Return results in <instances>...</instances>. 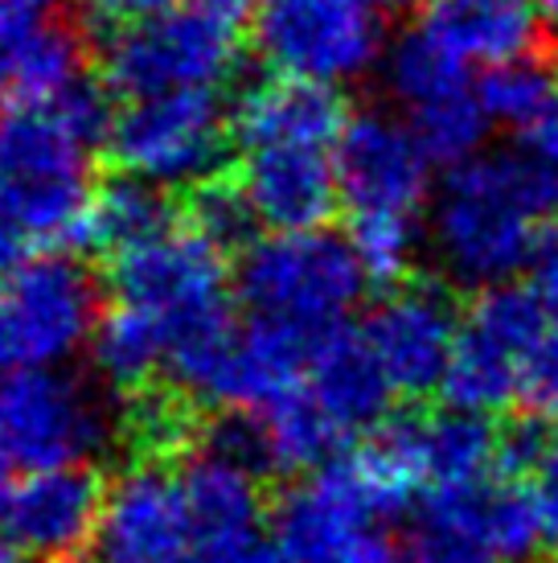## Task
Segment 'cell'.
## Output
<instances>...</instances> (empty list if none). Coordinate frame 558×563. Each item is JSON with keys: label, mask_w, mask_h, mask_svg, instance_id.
<instances>
[{"label": "cell", "mask_w": 558, "mask_h": 563, "mask_svg": "<svg viewBox=\"0 0 558 563\" xmlns=\"http://www.w3.org/2000/svg\"><path fill=\"white\" fill-rule=\"evenodd\" d=\"M373 16H394V13H411V9H423L427 0H361Z\"/></svg>", "instance_id": "obj_40"}, {"label": "cell", "mask_w": 558, "mask_h": 563, "mask_svg": "<svg viewBox=\"0 0 558 563\" xmlns=\"http://www.w3.org/2000/svg\"><path fill=\"white\" fill-rule=\"evenodd\" d=\"M382 79H387L390 99L399 103L403 120L411 124V132L435 165L451 169V165L477 157L484 148L493 120L481 103L472 70L456 63L451 54H444L415 25L387 49Z\"/></svg>", "instance_id": "obj_11"}, {"label": "cell", "mask_w": 558, "mask_h": 563, "mask_svg": "<svg viewBox=\"0 0 558 563\" xmlns=\"http://www.w3.org/2000/svg\"><path fill=\"white\" fill-rule=\"evenodd\" d=\"M349 243L373 284L399 288L427 231H418V219H349Z\"/></svg>", "instance_id": "obj_28"}, {"label": "cell", "mask_w": 558, "mask_h": 563, "mask_svg": "<svg viewBox=\"0 0 558 563\" xmlns=\"http://www.w3.org/2000/svg\"><path fill=\"white\" fill-rule=\"evenodd\" d=\"M558 210V173L522 148H481L444 173L427 206V251L439 276L489 292L534 267Z\"/></svg>", "instance_id": "obj_1"}, {"label": "cell", "mask_w": 558, "mask_h": 563, "mask_svg": "<svg viewBox=\"0 0 558 563\" xmlns=\"http://www.w3.org/2000/svg\"><path fill=\"white\" fill-rule=\"evenodd\" d=\"M49 21H58V0H0V46L46 30Z\"/></svg>", "instance_id": "obj_34"}, {"label": "cell", "mask_w": 558, "mask_h": 563, "mask_svg": "<svg viewBox=\"0 0 558 563\" xmlns=\"http://www.w3.org/2000/svg\"><path fill=\"white\" fill-rule=\"evenodd\" d=\"M87 79V42L75 25L49 21L46 30L0 46V91L16 99H58Z\"/></svg>", "instance_id": "obj_22"}, {"label": "cell", "mask_w": 558, "mask_h": 563, "mask_svg": "<svg viewBox=\"0 0 558 563\" xmlns=\"http://www.w3.org/2000/svg\"><path fill=\"white\" fill-rule=\"evenodd\" d=\"M550 440H555V428L529 411L496 423V473L513 477V482H522L526 473H538Z\"/></svg>", "instance_id": "obj_31"}, {"label": "cell", "mask_w": 558, "mask_h": 563, "mask_svg": "<svg viewBox=\"0 0 558 563\" xmlns=\"http://www.w3.org/2000/svg\"><path fill=\"white\" fill-rule=\"evenodd\" d=\"M0 563H21V555H16V543H13V539H0Z\"/></svg>", "instance_id": "obj_43"}, {"label": "cell", "mask_w": 558, "mask_h": 563, "mask_svg": "<svg viewBox=\"0 0 558 563\" xmlns=\"http://www.w3.org/2000/svg\"><path fill=\"white\" fill-rule=\"evenodd\" d=\"M264 420L267 432H271V444H276L279 473L325 470L342 456V444L349 440L321 407L312 404L304 387L288 395L283 404H276L271 411H264Z\"/></svg>", "instance_id": "obj_26"}, {"label": "cell", "mask_w": 558, "mask_h": 563, "mask_svg": "<svg viewBox=\"0 0 558 563\" xmlns=\"http://www.w3.org/2000/svg\"><path fill=\"white\" fill-rule=\"evenodd\" d=\"M415 485L373 449L288 485L271 510V539L288 563H406L394 522L415 510Z\"/></svg>", "instance_id": "obj_3"}, {"label": "cell", "mask_w": 558, "mask_h": 563, "mask_svg": "<svg viewBox=\"0 0 558 563\" xmlns=\"http://www.w3.org/2000/svg\"><path fill=\"white\" fill-rule=\"evenodd\" d=\"M406 563H501L489 539H484L472 518L456 506L448 489H427L418 494L415 510H411V527H406L403 543Z\"/></svg>", "instance_id": "obj_25"}, {"label": "cell", "mask_w": 558, "mask_h": 563, "mask_svg": "<svg viewBox=\"0 0 558 563\" xmlns=\"http://www.w3.org/2000/svg\"><path fill=\"white\" fill-rule=\"evenodd\" d=\"M366 267L349 235L337 231H276L255 239L234 264V297L255 321L325 338L366 297Z\"/></svg>", "instance_id": "obj_5"}, {"label": "cell", "mask_w": 558, "mask_h": 563, "mask_svg": "<svg viewBox=\"0 0 558 563\" xmlns=\"http://www.w3.org/2000/svg\"><path fill=\"white\" fill-rule=\"evenodd\" d=\"M30 260H37V247H33L25 222L16 219V210L9 206V198L0 194V276H9Z\"/></svg>", "instance_id": "obj_35"}, {"label": "cell", "mask_w": 558, "mask_h": 563, "mask_svg": "<svg viewBox=\"0 0 558 563\" xmlns=\"http://www.w3.org/2000/svg\"><path fill=\"white\" fill-rule=\"evenodd\" d=\"M177 227L169 189H156L140 177H115L94 189L91 222H87V247H99L108 255H120L127 247H140L148 239L165 235Z\"/></svg>", "instance_id": "obj_23"}, {"label": "cell", "mask_w": 558, "mask_h": 563, "mask_svg": "<svg viewBox=\"0 0 558 563\" xmlns=\"http://www.w3.org/2000/svg\"><path fill=\"white\" fill-rule=\"evenodd\" d=\"M255 0H177L144 21L115 25L99 66L108 91L132 99L217 91L238 70Z\"/></svg>", "instance_id": "obj_4"}, {"label": "cell", "mask_w": 558, "mask_h": 563, "mask_svg": "<svg viewBox=\"0 0 558 563\" xmlns=\"http://www.w3.org/2000/svg\"><path fill=\"white\" fill-rule=\"evenodd\" d=\"M193 551L181 482L165 465L136 461L108 489L91 551L78 563H186Z\"/></svg>", "instance_id": "obj_14"}, {"label": "cell", "mask_w": 558, "mask_h": 563, "mask_svg": "<svg viewBox=\"0 0 558 563\" xmlns=\"http://www.w3.org/2000/svg\"><path fill=\"white\" fill-rule=\"evenodd\" d=\"M529 272H534V288L550 300V309L558 313V210L555 219H550V227H546L543 243H538V255H534Z\"/></svg>", "instance_id": "obj_37"}, {"label": "cell", "mask_w": 558, "mask_h": 563, "mask_svg": "<svg viewBox=\"0 0 558 563\" xmlns=\"http://www.w3.org/2000/svg\"><path fill=\"white\" fill-rule=\"evenodd\" d=\"M477 91H481V103L496 128L529 132L538 124V115L550 108L558 79L550 63H543L538 54H522L501 66H489L477 79Z\"/></svg>", "instance_id": "obj_27"}, {"label": "cell", "mask_w": 558, "mask_h": 563, "mask_svg": "<svg viewBox=\"0 0 558 563\" xmlns=\"http://www.w3.org/2000/svg\"><path fill=\"white\" fill-rule=\"evenodd\" d=\"M9 465H13V461H9L4 449H0V510H4V501H9V494H13V489H9Z\"/></svg>", "instance_id": "obj_42"}, {"label": "cell", "mask_w": 558, "mask_h": 563, "mask_svg": "<svg viewBox=\"0 0 558 563\" xmlns=\"http://www.w3.org/2000/svg\"><path fill=\"white\" fill-rule=\"evenodd\" d=\"M415 30L468 70H489L534 54L543 13L538 0H427Z\"/></svg>", "instance_id": "obj_18"}, {"label": "cell", "mask_w": 558, "mask_h": 563, "mask_svg": "<svg viewBox=\"0 0 558 563\" xmlns=\"http://www.w3.org/2000/svg\"><path fill=\"white\" fill-rule=\"evenodd\" d=\"M177 482H181V498H186L189 510L193 543L259 531V515H264L259 477H250V473L234 470V465L202 453V449H193L186 456Z\"/></svg>", "instance_id": "obj_20"}, {"label": "cell", "mask_w": 558, "mask_h": 563, "mask_svg": "<svg viewBox=\"0 0 558 563\" xmlns=\"http://www.w3.org/2000/svg\"><path fill=\"white\" fill-rule=\"evenodd\" d=\"M255 46L279 79L349 87L387 58L382 16L361 0H255Z\"/></svg>", "instance_id": "obj_7"}, {"label": "cell", "mask_w": 558, "mask_h": 563, "mask_svg": "<svg viewBox=\"0 0 558 563\" xmlns=\"http://www.w3.org/2000/svg\"><path fill=\"white\" fill-rule=\"evenodd\" d=\"M115 437L108 407L75 375L16 371L0 383V449L30 473L87 465Z\"/></svg>", "instance_id": "obj_10"}, {"label": "cell", "mask_w": 558, "mask_h": 563, "mask_svg": "<svg viewBox=\"0 0 558 563\" xmlns=\"http://www.w3.org/2000/svg\"><path fill=\"white\" fill-rule=\"evenodd\" d=\"M534 498H538V510H543L546 539H550V548H558V428L543 456V465L534 473Z\"/></svg>", "instance_id": "obj_36"}, {"label": "cell", "mask_w": 558, "mask_h": 563, "mask_svg": "<svg viewBox=\"0 0 558 563\" xmlns=\"http://www.w3.org/2000/svg\"><path fill=\"white\" fill-rule=\"evenodd\" d=\"M108 91L94 79L58 99H16L0 108V194L25 222L33 247H87L94 153L108 148Z\"/></svg>", "instance_id": "obj_2"}, {"label": "cell", "mask_w": 558, "mask_h": 563, "mask_svg": "<svg viewBox=\"0 0 558 563\" xmlns=\"http://www.w3.org/2000/svg\"><path fill=\"white\" fill-rule=\"evenodd\" d=\"M333 161L349 219H418L435 198V161L403 115L378 108L349 115Z\"/></svg>", "instance_id": "obj_12"}, {"label": "cell", "mask_w": 558, "mask_h": 563, "mask_svg": "<svg viewBox=\"0 0 558 563\" xmlns=\"http://www.w3.org/2000/svg\"><path fill=\"white\" fill-rule=\"evenodd\" d=\"M538 13H543V33L558 46V0H538Z\"/></svg>", "instance_id": "obj_41"}, {"label": "cell", "mask_w": 558, "mask_h": 563, "mask_svg": "<svg viewBox=\"0 0 558 563\" xmlns=\"http://www.w3.org/2000/svg\"><path fill=\"white\" fill-rule=\"evenodd\" d=\"M526 136H529V153L558 173V91L550 99V108L538 115V124L529 128Z\"/></svg>", "instance_id": "obj_39"}, {"label": "cell", "mask_w": 558, "mask_h": 563, "mask_svg": "<svg viewBox=\"0 0 558 563\" xmlns=\"http://www.w3.org/2000/svg\"><path fill=\"white\" fill-rule=\"evenodd\" d=\"M517 399L529 416L546 423H558V321L543 333V342L534 345L522 362V387Z\"/></svg>", "instance_id": "obj_32"}, {"label": "cell", "mask_w": 558, "mask_h": 563, "mask_svg": "<svg viewBox=\"0 0 558 563\" xmlns=\"http://www.w3.org/2000/svg\"><path fill=\"white\" fill-rule=\"evenodd\" d=\"M558 321L534 284H501L472 300L444 378V404L465 411H505L522 387V362Z\"/></svg>", "instance_id": "obj_9"}, {"label": "cell", "mask_w": 558, "mask_h": 563, "mask_svg": "<svg viewBox=\"0 0 558 563\" xmlns=\"http://www.w3.org/2000/svg\"><path fill=\"white\" fill-rule=\"evenodd\" d=\"M234 144L231 111L217 91H177L132 99L115 111L108 153L127 177L156 189H186L214 181Z\"/></svg>", "instance_id": "obj_6"}, {"label": "cell", "mask_w": 558, "mask_h": 563, "mask_svg": "<svg viewBox=\"0 0 558 563\" xmlns=\"http://www.w3.org/2000/svg\"><path fill=\"white\" fill-rule=\"evenodd\" d=\"M465 317L439 284H399L366 317V342L403 399L444 391Z\"/></svg>", "instance_id": "obj_13"}, {"label": "cell", "mask_w": 558, "mask_h": 563, "mask_svg": "<svg viewBox=\"0 0 558 563\" xmlns=\"http://www.w3.org/2000/svg\"><path fill=\"white\" fill-rule=\"evenodd\" d=\"M439 489H448L456 498V506L489 539V548L501 555V563H534L550 548L538 498L522 482L493 473V477H481V482L439 485Z\"/></svg>", "instance_id": "obj_21"}, {"label": "cell", "mask_w": 558, "mask_h": 563, "mask_svg": "<svg viewBox=\"0 0 558 563\" xmlns=\"http://www.w3.org/2000/svg\"><path fill=\"white\" fill-rule=\"evenodd\" d=\"M99 329V288L78 260L37 255L0 276V375L54 371Z\"/></svg>", "instance_id": "obj_8"}, {"label": "cell", "mask_w": 558, "mask_h": 563, "mask_svg": "<svg viewBox=\"0 0 558 563\" xmlns=\"http://www.w3.org/2000/svg\"><path fill=\"white\" fill-rule=\"evenodd\" d=\"M108 506L103 477L91 465L30 473L4 501V531L33 560L78 563L94 543Z\"/></svg>", "instance_id": "obj_15"}, {"label": "cell", "mask_w": 558, "mask_h": 563, "mask_svg": "<svg viewBox=\"0 0 558 563\" xmlns=\"http://www.w3.org/2000/svg\"><path fill=\"white\" fill-rule=\"evenodd\" d=\"M91 362L94 375L111 391L140 395L144 387H153L156 371L169 362V345L153 317L115 305L108 317H99V329L91 338Z\"/></svg>", "instance_id": "obj_24"}, {"label": "cell", "mask_w": 558, "mask_h": 563, "mask_svg": "<svg viewBox=\"0 0 558 563\" xmlns=\"http://www.w3.org/2000/svg\"><path fill=\"white\" fill-rule=\"evenodd\" d=\"M75 4L82 9V13L127 25V21H144V16L169 9V4H177V0H75Z\"/></svg>", "instance_id": "obj_38"}, {"label": "cell", "mask_w": 558, "mask_h": 563, "mask_svg": "<svg viewBox=\"0 0 558 563\" xmlns=\"http://www.w3.org/2000/svg\"><path fill=\"white\" fill-rule=\"evenodd\" d=\"M238 189L267 235L276 231H316L342 202L337 148L321 144H255L238 148Z\"/></svg>", "instance_id": "obj_16"}, {"label": "cell", "mask_w": 558, "mask_h": 563, "mask_svg": "<svg viewBox=\"0 0 558 563\" xmlns=\"http://www.w3.org/2000/svg\"><path fill=\"white\" fill-rule=\"evenodd\" d=\"M186 563H288L276 539L264 531L231 534V539H210V543H193Z\"/></svg>", "instance_id": "obj_33"}, {"label": "cell", "mask_w": 558, "mask_h": 563, "mask_svg": "<svg viewBox=\"0 0 558 563\" xmlns=\"http://www.w3.org/2000/svg\"><path fill=\"white\" fill-rule=\"evenodd\" d=\"M304 391L345 437L378 432L394 416V383L387 378L366 333L333 329L312 345Z\"/></svg>", "instance_id": "obj_17"}, {"label": "cell", "mask_w": 558, "mask_h": 563, "mask_svg": "<svg viewBox=\"0 0 558 563\" xmlns=\"http://www.w3.org/2000/svg\"><path fill=\"white\" fill-rule=\"evenodd\" d=\"M189 227L205 235L217 251H243L255 243V214H250L247 198L238 181H205L198 194H193V206H189Z\"/></svg>", "instance_id": "obj_30"}, {"label": "cell", "mask_w": 558, "mask_h": 563, "mask_svg": "<svg viewBox=\"0 0 558 563\" xmlns=\"http://www.w3.org/2000/svg\"><path fill=\"white\" fill-rule=\"evenodd\" d=\"M198 449L217 461H226L234 470L250 473V477H271L279 473L276 461V444H271V432H267V420L259 411H238V407H226L222 416H214L210 423H202V437H198Z\"/></svg>", "instance_id": "obj_29"}, {"label": "cell", "mask_w": 558, "mask_h": 563, "mask_svg": "<svg viewBox=\"0 0 558 563\" xmlns=\"http://www.w3.org/2000/svg\"><path fill=\"white\" fill-rule=\"evenodd\" d=\"M345 124V103L333 87L300 79H267L238 95L231 108V132L238 148L255 144H321L337 148Z\"/></svg>", "instance_id": "obj_19"}]
</instances>
